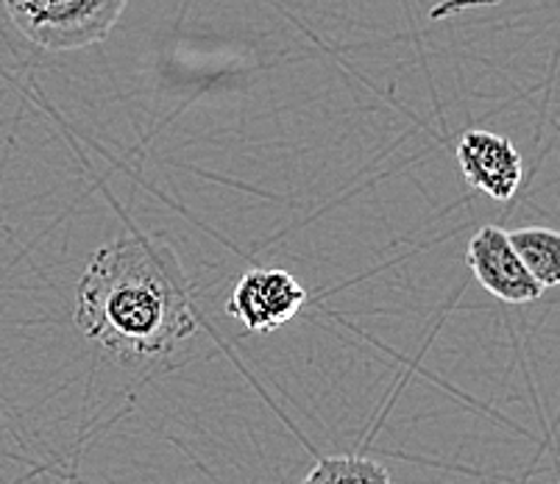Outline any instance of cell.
I'll list each match as a JSON object with an SVG mask.
<instances>
[{"mask_svg":"<svg viewBox=\"0 0 560 484\" xmlns=\"http://www.w3.org/2000/svg\"><path fill=\"white\" fill-rule=\"evenodd\" d=\"M457 165L468 185L493 201H511L522 185V154L493 131H466L457 142Z\"/></svg>","mask_w":560,"mask_h":484,"instance_id":"5","label":"cell"},{"mask_svg":"<svg viewBox=\"0 0 560 484\" xmlns=\"http://www.w3.org/2000/svg\"><path fill=\"white\" fill-rule=\"evenodd\" d=\"M307 290L282 268H254L243 273L229 295L226 312L254 334L282 329L302 312Z\"/></svg>","mask_w":560,"mask_h":484,"instance_id":"3","label":"cell"},{"mask_svg":"<svg viewBox=\"0 0 560 484\" xmlns=\"http://www.w3.org/2000/svg\"><path fill=\"white\" fill-rule=\"evenodd\" d=\"M466 262L477 282L505 304H529L541 298L544 287L529 276L522 257L513 248L508 232L499 226H482L466 248Z\"/></svg>","mask_w":560,"mask_h":484,"instance_id":"4","label":"cell"},{"mask_svg":"<svg viewBox=\"0 0 560 484\" xmlns=\"http://www.w3.org/2000/svg\"><path fill=\"white\" fill-rule=\"evenodd\" d=\"M129 0H3L7 17L37 48L50 54L104 43Z\"/></svg>","mask_w":560,"mask_h":484,"instance_id":"2","label":"cell"},{"mask_svg":"<svg viewBox=\"0 0 560 484\" xmlns=\"http://www.w3.org/2000/svg\"><path fill=\"white\" fill-rule=\"evenodd\" d=\"M75 326L129 359L173 351L198 326L182 259L151 234H124L101 246L75 287Z\"/></svg>","mask_w":560,"mask_h":484,"instance_id":"1","label":"cell"},{"mask_svg":"<svg viewBox=\"0 0 560 484\" xmlns=\"http://www.w3.org/2000/svg\"><path fill=\"white\" fill-rule=\"evenodd\" d=\"M302 484H390L388 468L371 457H320Z\"/></svg>","mask_w":560,"mask_h":484,"instance_id":"7","label":"cell"},{"mask_svg":"<svg viewBox=\"0 0 560 484\" xmlns=\"http://www.w3.org/2000/svg\"><path fill=\"white\" fill-rule=\"evenodd\" d=\"M522 257L524 268L529 270V276L536 279L544 290L560 287V232L555 228H516L508 234Z\"/></svg>","mask_w":560,"mask_h":484,"instance_id":"6","label":"cell"}]
</instances>
